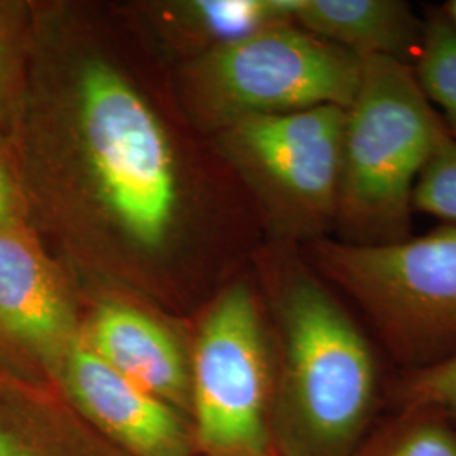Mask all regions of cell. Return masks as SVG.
Here are the masks:
<instances>
[{"label": "cell", "mask_w": 456, "mask_h": 456, "mask_svg": "<svg viewBox=\"0 0 456 456\" xmlns=\"http://www.w3.org/2000/svg\"><path fill=\"white\" fill-rule=\"evenodd\" d=\"M448 135L412 66L387 56L362 58L359 90L345 117L337 240L389 245L409 239L414 184Z\"/></svg>", "instance_id": "1"}, {"label": "cell", "mask_w": 456, "mask_h": 456, "mask_svg": "<svg viewBox=\"0 0 456 456\" xmlns=\"http://www.w3.org/2000/svg\"><path fill=\"white\" fill-rule=\"evenodd\" d=\"M279 316V431L288 455H355L379 392L372 345L342 303L306 273L288 274Z\"/></svg>", "instance_id": "2"}, {"label": "cell", "mask_w": 456, "mask_h": 456, "mask_svg": "<svg viewBox=\"0 0 456 456\" xmlns=\"http://www.w3.org/2000/svg\"><path fill=\"white\" fill-rule=\"evenodd\" d=\"M313 259L392 354L423 367L456 350V225L389 245L318 239Z\"/></svg>", "instance_id": "3"}, {"label": "cell", "mask_w": 456, "mask_h": 456, "mask_svg": "<svg viewBox=\"0 0 456 456\" xmlns=\"http://www.w3.org/2000/svg\"><path fill=\"white\" fill-rule=\"evenodd\" d=\"M77 88L78 137L103 208L134 244L163 245L176 218L178 178L158 117L102 60L82 66Z\"/></svg>", "instance_id": "4"}, {"label": "cell", "mask_w": 456, "mask_h": 456, "mask_svg": "<svg viewBox=\"0 0 456 456\" xmlns=\"http://www.w3.org/2000/svg\"><path fill=\"white\" fill-rule=\"evenodd\" d=\"M360 77L357 54L289 22L220 45L198 68L200 86L230 126L322 105L348 109Z\"/></svg>", "instance_id": "5"}, {"label": "cell", "mask_w": 456, "mask_h": 456, "mask_svg": "<svg viewBox=\"0 0 456 456\" xmlns=\"http://www.w3.org/2000/svg\"><path fill=\"white\" fill-rule=\"evenodd\" d=\"M345 117L346 109L322 105L230 126L228 146L281 230L320 235L335 227Z\"/></svg>", "instance_id": "6"}, {"label": "cell", "mask_w": 456, "mask_h": 456, "mask_svg": "<svg viewBox=\"0 0 456 456\" xmlns=\"http://www.w3.org/2000/svg\"><path fill=\"white\" fill-rule=\"evenodd\" d=\"M191 391L198 438L213 455L271 453V357L248 286H232L203 323Z\"/></svg>", "instance_id": "7"}, {"label": "cell", "mask_w": 456, "mask_h": 456, "mask_svg": "<svg viewBox=\"0 0 456 456\" xmlns=\"http://www.w3.org/2000/svg\"><path fill=\"white\" fill-rule=\"evenodd\" d=\"M78 340L65 282L28 222L0 227V350L58 375Z\"/></svg>", "instance_id": "8"}, {"label": "cell", "mask_w": 456, "mask_h": 456, "mask_svg": "<svg viewBox=\"0 0 456 456\" xmlns=\"http://www.w3.org/2000/svg\"><path fill=\"white\" fill-rule=\"evenodd\" d=\"M66 392L109 436L139 456H183L186 433L173 408L118 374L82 338L58 372Z\"/></svg>", "instance_id": "9"}, {"label": "cell", "mask_w": 456, "mask_h": 456, "mask_svg": "<svg viewBox=\"0 0 456 456\" xmlns=\"http://www.w3.org/2000/svg\"><path fill=\"white\" fill-rule=\"evenodd\" d=\"M82 340L118 374L169 406L186 404L190 379L178 343L142 311L105 303L94 314Z\"/></svg>", "instance_id": "10"}, {"label": "cell", "mask_w": 456, "mask_h": 456, "mask_svg": "<svg viewBox=\"0 0 456 456\" xmlns=\"http://www.w3.org/2000/svg\"><path fill=\"white\" fill-rule=\"evenodd\" d=\"M301 29L359 58L387 56L414 65L424 22L401 0H299Z\"/></svg>", "instance_id": "11"}, {"label": "cell", "mask_w": 456, "mask_h": 456, "mask_svg": "<svg viewBox=\"0 0 456 456\" xmlns=\"http://www.w3.org/2000/svg\"><path fill=\"white\" fill-rule=\"evenodd\" d=\"M48 404L0 369V456H61Z\"/></svg>", "instance_id": "12"}, {"label": "cell", "mask_w": 456, "mask_h": 456, "mask_svg": "<svg viewBox=\"0 0 456 456\" xmlns=\"http://www.w3.org/2000/svg\"><path fill=\"white\" fill-rule=\"evenodd\" d=\"M29 11L19 2H0V146L12 144L24 109L29 53Z\"/></svg>", "instance_id": "13"}, {"label": "cell", "mask_w": 456, "mask_h": 456, "mask_svg": "<svg viewBox=\"0 0 456 456\" xmlns=\"http://www.w3.org/2000/svg\"><path fill=\"white\" fill-rule=\"evenodd\" d=\"M412 68L426 97L440 107L443 122L456 139V31L443 11L424 22L423 43Z\"/></svg>", "instance_id": "14"}, {"label": "cell", "mask_w": 456, "mask_h": 456, "mask_svg": "<svg viewBox=\"0 0 456 456\" xmlns=\"http://www.w3.org/2000/svg\"><path fill=\"white\" fill-rule=\"evenodd\" d=\"M299 0H196L188 12L203 33L227 45L291 20Z\"/></svg>", "instance_id": "15"}, {"label": "cell", "mask_w": 456, "mask_h": 456, "mask_svg": "<svg viewBox=\"0 0 456 456\" xmlns=\"http://www.w3.org/2000/svg\"><path fill=\"white\" fill-rule=\"evenodd\" d=\"M354 456H456V429L440 416L406 412L360 444Z\"/></svg>", "instance_id": "16"}, {"label": "cell", "mask_w": 456, "mask_h": 456, "mask_svg": "<svg viewBox=\"0 0 456 456\" xmlns=\"http://www.w3.org/2000/svg\"><path fill=\"white\" fill-rule=\"evenodd\" d=\"M394 395L404 412H428L456 421V350L412 369L395 384Z\"/></svg>", "instance_id": "17"}, {"label": "cell", "mask_w": 456, "mask_h": 456, "mask_svg": "<svg viewBox=\"0 0 456 456\" xmlns=\"http://www.w3.org/2000/svg\"><path fill=\"white\" fill-rule=\"evenodd\" d=\"M412 212L428 213L456 225V139L448 135L419 175Z\"/></svg>", "instance_id": "18"}, {"label": "cell", "mask_w": 456, "mask_h": 456, "mask_svg": "<svg viewBox=\"0 0 456 456\" xmlns=\"http://www.w3.org/2000/svg\"><path fill=\"white\" fill-rule=\"evenodd\" d=\"M26 222V200L5 149L0 146V227Z\"/></svg>", "instance_id": "19"}, {"label": "cell", "mask_w": 456, "mask_h": 456, "mask_svg": "<svg viewBox=\"0 0 456 456\" xmlns=\"http://www.w3.org/2000/svg\"><path fill=\"white\" fill-rule=\"evenodd\" d=\"M443 12L450 19V22H452V26L455 28L456 31V0H450V2L443 7Z\"/></svg>", "instance_id": "20"}, {"label": "cell", "mask_w": 456, "mask_h": 456, "mask_svg": "<svg viewBox=\"0 0 456 456\" xmlns=\"http://www.w3.org/2000/svg\"><path fill=\"white\" fill-rule=\"evenodd\" d=\"M230 456H273L271 453H265V455H230Z\"/></svg>", "instance_id": "21"}]
</instances>
